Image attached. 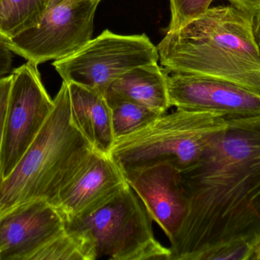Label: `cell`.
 Instances as JSON below:
<instances>
[{"instance_id":"obj_17","label":"cell","mask_w":260,"mask_h":260,"mask_svg":"<svg viewBox=\"0 0 260 260\" xmlns=\"http://www.w3.org/2000/svg\"><path fill=\"white\" fill-rule=\"evenodd\" d=\"M47 0H0V35L12 38L41 22Z\"/></svg>"},{"instance_id":"obj_18","label":"cell","mask_w":260,"mask_h":260,"mask_svg":"<svg viewBox=\"0 0 260 260\" xmlns=\"http://www.w3.org/2000/svg\"><path fill=\"white\" fill-rule=\"evenodd\" d=\"M105 97L111 109L115 140L139 131L161 115L111 90H107Z\"/></svg>"},{"instance_id":"obj_5","label":"cell","mask_w":260,"mask_h":260,"mask_svg":"<svg viewBox=\"0 0 260 260\" xmlns=\"http://www.w3.org/2000/svg\"><path fill=\"white\" fill-rule=\"evenodd\" d=\"M158 60L157 47L145 34L120 35L105 30L76 53L54 61L53 66L63 82L82 84L105 96L122 75Z\"/></svg>"},{"instance_id":"obj_16","label":"cell","mask_w":260,"mask_h":260,"mask_svg":"<svg viewBox=\"0 0 260 260\" xmlns=\"http://www.w3.org/2000/svg\"><path fill=\"white\" fill-rule=\"evenodd\" d=\"M95 247L85 233L66 227L63 232L37 251L30 260H96Z\"/></svg>"},{"instance_id":"obj_1","label":"cell","mask_w":260,"mask_h":260,"mask_svg":"<svg viewBox=\"0 0 260 260\" xmlns=\"http://www.w3.org/2000/svg\"><path fill=\"white\" fill-rule=\"evenodd\" d=\"M187 198L171 260L218 244L260 241V116L226 120L197 165L182 172Z\"/></svg>"},{"instance_id":"obj_11","label":"cell","mask_w":260,"mask_h":260,"mask_svg":"<svg viewBox=\"0 0 260 260\" xmlns=\"http://www.w3.org/2000/svg\"><path fill=\"white\" fill-rule=\"evenodd\" d=\"M64 229L63 218L46 200L20 205L0 216V260H30Z\"/></svg>"},{"instance_id":"obj_2","label":"cell","mask_w":260,"mask_h":260,"mask_svg":"<svg viewBox=\"0 0 260 260\" xmlns=\"http://www.w3.org/2000/svg\"><path fill=\"white\" fill-rule=\"evenodd\" d=\"M54 108L30 148L0 189V216L34 200L56 206L69 183L95 150L72 119L68 84L62 82Z\"/></svg>"},{"instance_id":"obj_6","label":"cell","mask_w":260,"mask_h":260,"mask_svg":"<svg viewBox=\"0 0 260 260\" xmlns=\"http://www.w3.org/2000/svg\"><path fill=\"white\" fill-rule=\"evenodd\" d=\"M99 3L64 0L46 11L38 25L12 38H3L14 53L36 65L62 59L91 41Z\"/></svg>"},{"instance_id":"obj_4","label":"cell","mask_w":260,"mask_h":260,"mask_svg":"<svg viewBox=\"0 0 260 260\" xmlns=\"http://www.w3.org/2000/svg\"><path fill=\"white\" fill-rule=\"evenodd\" d=\"M153 220L127 185L102 207L80 219L65 222L91 238L97 259L171 260L170 248L154 236Z\"/></svg>"},{"instance_id":"obj_20","label":"cell","mask_w":260,"mask_h":260,"mask_svg":"<svg viewBox=\"0 0 260 260\" xmlns=\"http://www.w3.org/2000/svg\"><path fill=\"white\" fill-rule=\"evenodd\" d=\"M214 0H170L171 22L168 32L177 30L210 8Z\"/></svg>"},{"instance_id":"obj_26","label":"cell","mask_w":260,"mask_h":260,"mask_svg":"<svg viewBox=\"0 0 260 260\" xmlns=\"http://www.w3.org/2000/svg\"><path fill=\"white\" fill-rule=\"evenodd\" d=\"M253 260H260V241L256 247V250H255L254 256H253Z\"/></svg>"},{"instance_id":"obj_14","label":"cell","mask_w":260,"mask_h":260,"mask_svg":"<svg viewBox=\"0 0 260 260\" xmlns=\"http://www.w3.org/2000/svg\"><path fill=\"white\" fill-rule=\"evenodd\" d=\"M67 84L73 122L96 151L110 155L115 137L111 109L105 96L82 84Z\"/></svg>"},{"instance_id":"obj_19","label":"cell","mask_w":260,"mask_h":260,"mask_svg":"<svg viewBox=\"0 0 260 260\" xmlns=\"http://www.w3.org/2000/svg\"><path fill=\"white\" fill-rule=\"evenodd\" d=\"M257 245L246 240L230 241L199 253L193 260H253Z\"/></svg>"},{"instance_id":"obj_21","label":"cell","mask_w":260,"mask_h":260,"mask_svg":"<svg viewBox=\"0 0 260 260\" xmlns=\"http://www.w3.org/2000/svg\"><path fill=\"white\" fill-rule=\"evenodd\" d=\"M12 75L0 78V160H1L2 146H3V131H4L5 116L7 108L8 99L9 92L12 85ZM3 179L2 177L1 163H0V189L3 184Z\"/></svg>"},{"instance_id":"obj_3","label":"cell","mask_w":260,"mask_h":260,"mask_svg":"<svg viewBox=\"0 0 260 260\" xmlns=\"http://www.w3.org/2000/svg\"><path fill=\"white\" fill-rule=\"evenodd\" d=\"M225 124L214 113L177 108L116 139L110 156L123 172L168 162L185 172L198 163L212 136Z\"/></svg>"},{"instance_id":"obj_12","label":"cell","mask_w":260,"mask_h":260,"mask_svg":"<svg viewBox=\"0 0 260 260\" xmlns=\"http://www.w3.org/2000/svg\"><path fill=\"white\" fill-rule=\"evenodd\" d=\"M127 185L124 172L112 157L95 151L62 191L55 208L65 222L80 219L102 207Z\"/></svg>"},{"instance_id":"obj_9","label":"cell","mask_w":260,"mask_h":260,"mask_svg":"<svg viewBox=\"0 0 260 260\" xmlns=\"http://www.w3.org/2000/svg\"><path fill=\"white\" fill-rule=\"evenodd\" d=\"M171 106L206 111L225 120L260 116V96L213 78L188 73L168 76Z\"/></svg>"},{"instance_id":"obj_8","label":"cell","mask_w":260,"mask_h":260,"mask_svg":"<svg viewBox=\"0 0 260 260\" xmlns=\"http://www.w3.org/2000/svg\"><path fill=\"white\" fill-rule=\"evenodd\" d=\"M166 70L213 78L260 96V61L168 32L157 46Z\"/></svg>"},{"instance_id":"obj_25","label":"cell","mask_w":260,"mask_h":260,"mask_svg":"<svg viewBox=\"0 0 260 260\" xmlns=\"http://www.w3.org/2000/svg\"><path fill=\"white\" fill-rule=\"evenodd\" d=\"M64 0H47V10L46 11L56 7V6L60 4Z\"/></svg>"},{"instance_id":"obj_15","label":"cell","mask_w":260,"mask_h":260,"mask_svg":"<svg viewBox=\"0 0 260 260\" xmlns=\"http://www.w3.org/2000/svg\"><path fill=\"white\" fill-rule=\"evenodd\" d=\"M168 77L157 63H153L126 72L108 90L163 114L171 107Z\"/></svg>"},{"instance_id":"obj_27","label":"cell","mask_w":260,"mask_h":260,"mask_svg":"<svg viewBox=\"0 0 260 260\" xmlns=\"http://www.w3.org/2000/svg\"><path fill=\"white\" fill-rule=\"evenodd\" d=\"M91 1H98V2H101V0H91Z\"/></svg>"},{"instance_id":"obj_23","label":"cell","mask_w":260,"mask_h":260,"mask_svg":"<svg viewBox=\"0 0 260 260\" xmlns=\"http://www.w3.org/2000/svg\"><path fill=\"white\" fill-rule=\"evenodd\" d=\"M232 6L256 17L260 11V0H228Z\"/></svg>"},{"instance_id":"obj_7","label":"cell","mask_w":260,"mask_h":260,"mask_svg":"<svg viewBox=\"0 0 260 260\" xmlns=\"http://www.w3.org/2000/svg\"><path fill=\"white\" fill-rule=\"evenodd\" d=\"M12 75L0 160L3 180L15 169L54 108L38 65L27 61Z\"/></svg>"},{"instance_id":"obj_13","label":"cell","mask_w":260,"mask_h":260,"mask_svg":"<svg viewBox=\"0 0 260 260\" xmlns=\"http://www.w3.org/2000/svg\"><path fill=\"white\" fill-rule=\"evenodd\" d=\"M255 17L231 6L209 8L173 31L180 36L208 43L260 61Z\"/></svg>"},{"instance_id":"obj_10","label":"cell","mask_w":260,"mask_h":260,"mask_svg":"<svg viewBox=\"0 0 260 260\" xmlns=\"http://www.w3.org/2000/svg\"><path fill=\"white\" fill-rule=\"evenodd\" d=\"M123 172L128 185L171 243L187 209L181 171L172 163L165 162Z\"/></svg>"},{"instance_id":"obj_24","label":"cell","mask_w":260,"mask_h":260,"mask_svg":"<svg viewBox=\"0 0 260 260\" xmlns=\"http://www.w3.org/2000/svg\"><path fill=\"white\" fill-rule=\"evenodd\" d=\"M254 27L255 35H256V40H257L258 44L260 47V11L257 15L255 17Z\"/></svg>"},{"instance_id":"obj_22","label":"cell","mask_w":260,"mask_h":260,"mask_svg":"<svg viewBox=\"0 0 260 260\" xmlns=\"http://www.w3.org/2000/svg\"><path fill=\"white\" fill-rule=\"evenodd\" d=\"M13 53L8 47L4 38L0 35V78L12 73Z\"/></svg>"}]
</instances>
